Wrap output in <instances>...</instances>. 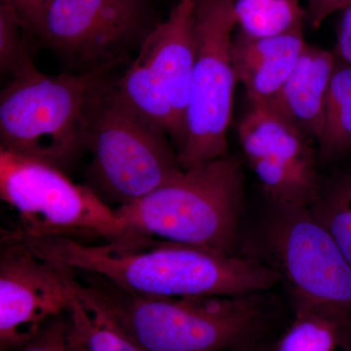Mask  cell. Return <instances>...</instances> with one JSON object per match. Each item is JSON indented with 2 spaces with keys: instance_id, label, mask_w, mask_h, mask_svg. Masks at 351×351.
<instances>
[{
  "instance_id": "6da1fadb",
  "label": "cell",
  "mask_w": 351,
  "mask_h": 351,
  "mask_svg": "<svg viewBox=\"0 0 351 351\" xmlns=\"http://www.w3.org/2000/svg\"><path fill=\"white\" fill-rule=\"evenodd\" d=\"M16 233L38 257L98 274L119 287L152 297H235L267 292L282 276L258 258H241L177 242L144 237L84 242Z\"/></svg>"
},
{
  "instance_id": "7a4b0ae2",
  "label": "cell",
  "mask_w": 351,
  "mask_h": 351,
  "mask_svg": "<svg viewBox=\"0 0 351 351\" xmlns=\"http://www.w3.org/2000/svg\"><path fill=\"white\" fill-rule=\"evenodd\" d=\"M69 292L105 314L145 351H234L255 338L269 313L267 292L235 297L136 294L98 274L58 265Z\"/></svg>"
},
{
  "instance_id": "3957f363",
  "label": "cell",
  "mask_w": 351,
  "mask_h": 351,
  "mask_svg": "<svg viewBox=\"0 0 351 351\" xmlns=\"http://www.w3.org/2000/svg\"><path fill=\"white\" fill-rule=\"evenodd\" d=\"M243 179L239 157H219L113 211L135 234L234 255Z\"/></svg>"
},
{
  "instance_id": "277c9868",
  "label": "cell",
  "mask_w": 351,
  "mask_h": 351,
  "mask_svg": "<svg viewBox=\"0 0 351 351\" xmlns=\"http://www.w3.org/2000/svg\"><path fill=\"white\" fill-rule=\"evenodd\" d=\"M114 66L48 75L27 54L0 97V149L66 169L85 149L88 97Z\"/></svg>"
},
{
  "instance_id": "5b68a950",
  "label": "cell",
  "mask_w": 351,
  "mask_h": 351,
  "mask_svg": "<svg viewBox=\"0 0 351 351\" xmlns=\"http://www.w3.org/2000/svg\"><path fill=\"white\" fill-rule=\"evenodd\" d=\"M166 134L143 117L107 75L92 90L85 107L84 145L101 193L128 204L171 181L182 170Z\"/></svg>"
},
{
  "instance_id": "8992f818",
  "label": "cell",
  "mask_w": 351,
  "mask_h": 351,
  "mask_svg": "<svg viewBox=\"0 0 351 351\" xmlns=\"http://www.w3.org/2000/svg\"><path fill=\"white\" fill-rule=\"evenodd\" d=\"M0 196L19 215L20 234L84 242L132 241V232L91 189L38 159L0 149Z\"/></svg>"
},
{
  "instance_id": "52a82bcc",
  "label": "cell",
  "mask_w": 351,
  "mask_h": 351,
  "mask_svg": "<svg viewBox=\"0 0 351 351\" xmlns=\"http://www.w3.org/2000/svg\"><path fill=\"white\" fill-rule=\"evenodd\" d=\"M197 0H179L138 47L121 78L119 94L147 121L169 136L182 151L186 114L197 50Z\"/></svg>"
},
{
  "instance_id": "ba28073f",
  "label": "cell",
  "mask_w": 351,
  "mask_h": 351,
  "mask_svg": "<svg viewBox=\"0 0 351 351\" xmlns=\"http://www.w3.org/2000/svg\"><path fill=\"white\" fill-rule=\"evenodd\" d=\"M237 19L228 0H197V50L188 108L186 135L178 154L182 170L228 156V126L237 78L232 45Z\"/></svg>"
},
{
  "instance_id": "9c48e42d",
  "label": "cell",
  "mask_w": 351,
  "mask_h": 351,
  "mask_svg": "<svg viewBox=\"0 0 351 351\" xmlns=\"http://www.w3.org/2000/svg\"><path fill=\"white\" fill-rule=\"evenodd\" d=\"M265 242L295 313L329 306L351 317V267L308 207L272 202Z\"/></svg>"
},
{
  "instance_id": "30bf717a",
  "label": "cell",
  "mask_w": 351,
  "mask_h": 351,
  "mask_svg": "<svg viewBox=\"0 0 351 351\" xmlns=\"http://www.w3.org/2000/svg\"><path fill=\"white\" fill-rule=\"evenodd\" d=\"M157 24L149 0H52L34 38L93 71L122 63Z\"/></svg>"
},
{
  "instance_id": "8fae6325",
  "label": "cell",
  "mask_w": 351,
  "mask_h": 351,
  "mask_svg": "<svg viewBox=\"0 0 351 351\" xmlns=\"http://www.w3.org/2000/svg\"><path fill=\"white\" fill-rule=\"evenodd\" d=\"M245 158L271 202L309 207L319 195L318 145L265 106H252L239 127Z\"/></svg>"
},
{
  "instance_id": "7c38bea8",
  "label": "cell",
  "mask_w": 351,
  "mask_h": 351,
  "mask_svg": "<svg viewBox=\"0 0 351 351\" xmlns=\"http://www.w3.org/2000/svg\"><path fill=\"white\" fill-rule=\"evenodd\" d=\"M73 295L54 263L38 257L15 230L0 247V348L21 350L47 321L68 311Z\"/></svg>"
},
{
  "instance_id": "4fadbf2b",
  "label": "cell",
  "mask_w": 351,
  "mask_h": 351,
  "mask_svg": "<svg viewBox=\"0 0 351 351\" xmlns=\"http://www.w3.org/2000/svg\"><path fill=\"white\" fill-rule=\"evenodd\" d=\"M302 31L254 38L234 32L232 60L252 106H267L278 93L306 46Z\"/></svg>"
},
{
  "instance_id": "5bb4252c",
  "label": "cell",
  "mask_w": 351,
  "mask_h": 351,
  "mask_svg": "<svg viewBox=\"0 0 351 351\" xmlns=\"http://www.w3.org/2000/svg\"><path fill=\"white\" fill-rule=\"evenodd\" d=\"M337 57L306 44L269 108L317 142L324 125L325 108Z\"/></svg>"
},
{
  "instance_id": "9a60e30c",
  "label": "cell",
  "mask_w": 351,
  "mask_h": 351,
  "mask_svg": "<svg viewBox=\"0 0 351 351\" xmlns=\"http://www.w3.org/2000/svg\"><path fill=\"white\" fill-rule=\"evenodd\" d=\"M317 145L319 160L323 162L336 160L351 151V66L338 59Z\"/></svg>"
},
{
  "instance_id": "2e32d148",
  "label": "cell",
  "mask_w": 351,
  "mask_h": 351,
  "mask_svg": "<svg viewBox=\"0 0 351 351\" xmlns=\"http://www.w3.org/2000/svg\"><path fill=\"white\" fill-rule=\"evenodd\" d=\"M350 317L329 306L298 311L292 326L269 351H334Z\"/></svg>"
},
{
  "instance_id": "e0dca14e",
  "label": "cell",
  "mask_w": 351,
  "mask_h": 351,
  "mask_svg": "<svg viewBox=\"0 0 351 351\" xmlns=\"http://www.w3.org/2000/svg\"><path fill=\"white\" fill-rule=\"evenodd\" d=\"M237 31L254 36H276L302 31L306 10L299 0H228Z\"/></svg>"
},
{
  "instance_id": "ac0fdd59",
  "label": "cell",
  "mask_w": 351,
  "mask_h": 351,
  "mask_svg": "<svg viewBox=\"0 0 351 351\" xmlns=\"http://www.w3.org/2000/svg\"><path fill=\"white\" fill-rule=\"evenodd\" d=\"M68 313L69 345L85 351H145L105 314L83 306L73 295Z\"/></svg>"
},
{
  "instance_id": "d6986e66",
  "label": "cell",
  "mask_w": 351,
  "mask_h": 351,
  "mask_svg": "<svg viewBox=\"0 0 351 351\" xmlns=\"http://www.w3.org/2000/svg\"><path fill=\"white\" fill-rule=\"evenodd\" d=\"M308 208L351 267V173L323 182L319 195Z\"/></svg>"
},
{
  "instance_id": "ffe728a7",
  "label": "cell",
  "mask_w": 351,
  "mask_h": 351,
  "mask_svg": "<svg viewBox=\"0 0 351 351\" xmlns=\"http://www.w3.org/2000/svg\"><path fill=\"white\" fill-rule=\"evenodd\" d=\"M25 31L15 9L0 3V69L12 75L21 62L29 54Z\"/></svg>"
},
{
  "instance_id": "44dd1931",
  "label": "cell",
  "mask_w": 351,
  "mask_h": 351,
  "mask_svg": "<svg viewBox=\"0 0 351 351\" xmlns=\"http://www.w3.org/2000/svg\"><path fill=\"white\" fill-rule=\"evenodd\" d=\"M21 351H73L68 339V320L59 315L47 321Z\"/></svg>"
},
{
  "instance_id": "7402d4cb",
  "label": "cell",
  "mask_w": 351,
  "mask_h": 351,
  "mask_svg": "<svg viewBox=\"0 0 351 351\" xmlns=\"http://www.w3.org/2000/svg\"><path fill=\"white\" fill-rule=\"evenodd\" d=\"M351 0H306V21L313 29H319L321 25L332 14L341 12Z\"/></svg>"
},
{
  "instance_id": "603a6c76",
  "label": "cell",
  "mask_w": 351,
  "mask_h": 351,
  "mask_svg": "<svg viewBox=\"0 0 351 351\" xmlns=\"http://www.w3.org/2000/svg\"><path fill=\"white\" fill-rule=\"evenodd\" d=\"M335 55L339 61L351 66V2L341 11Z\"/></svg>"
},
{
  "instance_id": "cb8c5ba5",
  "label": "cell",
  "mask_w": 351,
  "mask_h": 351,
  "mask_svg": "<svg viewBox=\"0 0 351 351\" xmlns=\"http://www.w3.org/2000/svg\"><path fill=\"white\" fill-rule=\"evenodd\" d=\"M52 0H31V27H29V36H36L39 25L50 2Z\"/></svg>"
},
{
  "instance_id": "d4e9b609",
  "label": "cell",
  "mask_w": 351,
  "mask_h": 351,
  "mask_svg": "<svg viewBox=\"0 0 351 351\" xmlns=\"http://www.w3.org/2000/svg\"><path fill=\"white\" fill-rule=\"evenodd\" d=\"M69 346H71V350H73V351H85L84 350H83V348H80V346H71V345H69Z\"/></svg>"
},
{
  "instance_id": "484cf974",
  "label": "cell",
  "mask_w": 351,
  "mask_h": 351,
  "mask_svg": "<svg viewBox=\"0 0 351 351\" xmlns=\"http://www.w3.org/2000/svg\"><path fill=\"white\" fill-rule=\"evenodd\" d=\"M234 351H250V350H248V346H246V348H239V350H237Z\"/></svg>"
}]
</instances>
